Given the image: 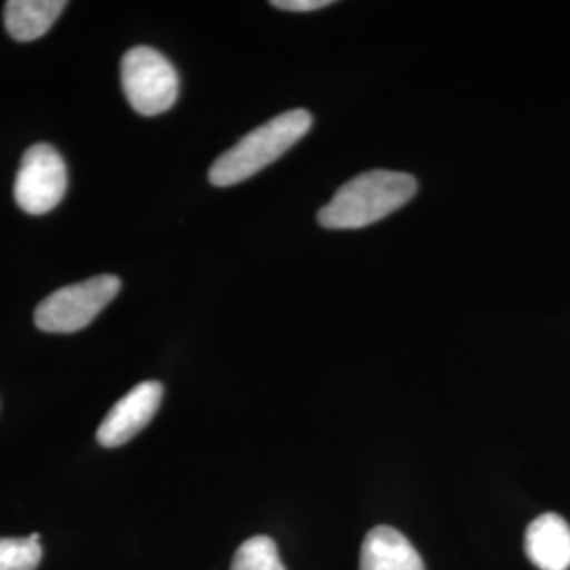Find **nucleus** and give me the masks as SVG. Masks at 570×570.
Listing matches in <instances>:
<instances>
[{"mask_svg": "<svg viewBox=\"0 0 570 570\" xmlns=\"http://www.w3.org/2000/svg\"><path fill=\"white\" fill-rule=\"evenodd\" d=\"M419 184L402 171L374 169L351 178L317 214L324 228L351 230L391 216L416 195Z\"/></svg>", "mask_w": 570, "mask_h": 570, "instance_id": "nucleus-1", "label": "nucleus"}, {"mask_svg": "<svg viewBox=\"0 0 570 570\" xmlns=\"http://www.w3.org/2000/svg\"><path fill=\"white\" fill-rule=\"evenodd\" d=\"M68 188V171L60 153L49 144L26 150L16 178V202L26 214L42 216L61 204Z\"/></svg>", "mask_w": 570, "mask_h": 570, "instance_id": "nucleus-5", "label": "nucleus"}, {"mask_svg": "<svg viewBox=\"0 0 570 570\" xmlns=\"http://www.w3.org/2000/svg\"><path fill=\"white\" fill-rule=\"evenodd\" d=\"M230 570H285V567L279 558L277 543L271 537L258 534L247 539L244 546L235 551Z\"/></svg>", "mask_w": 570, "mask_h": 570, "instance_id": "nucleus-10", "label": "nucleus"}, {"mask_svg": "<svg viewBox=\"0 0 570 570\" xmlns=\"http://www.w3.org/2000/svg\"><path fill=\"white\" fill-rule=\"evenodd\" d=\"M41 537L30 534L23 539H0V570H37L41 564Z\"/></svg>", "mask_w": 570, "mask_h": 570, "instance_id": "nucleus-11", "label": "nucleus"}, {"mask_svg": "<svg viewBox=\"0 0 570 570\" xmlns=\"http://www.w3.org/2000/svg\"><path fill=\"white\" fill-rule=\"evenodd\" d=\"M524 548L530 562L541 570L570 569V527L558 513L534 518L527 529Z\"/></svg>", "mask_w": 570, "mask_h": 570, "instance_id": "nucleus-7", "label": "nucleus"}, {"mask_svg": "<svg viewBox=\"0 0 570 570\" xmlns=\"http://www.w3.org/2000/svg\"><path fill=\"white\" fill-rule=\"evenodd\" d=\"M311 125L313 117L308 110L296 108L256 127L214 161L209 169V183L214 186L245 183L284 157L294 144L303 140L311 131Z\"/></svg>", "mask_w": 570, "mask_h": 570, "instance_id": "nucleus-2", "label": "nucleus"}, {"mask_svg": "<svg viewBox=\"0 0 570 570\" xmlns=\"http://www.w3.org/2000/svg\"><path fill=\"white\" fill-rule=\"evenodd\" d=\"M164 400V385L157 381H146L131 389L106 414L98 428V442L104 449H117L134 440L157 414Z\"/></svg>", "mask_w": 570, "mask_h": 570, "instance_id": "nucleus-6", "label": "nucleus"}, {"mask_svg": "<svg viewBox=\"0 0 570 570\" xmlns=\"http://www.w3.org/2000/svg\"><path fill=\"white\" fill-rule=\"evenodd\" d=\"M121 82L127 102L144 117L167 112L180 91L176 68L153 47H134L125 53Z\"/></svg>", "mask_w": 570, "mask_h": 570, "instance_id": "nucleus-4", "label": "nucleus"}, {"mask_svg": "<svg viewBox=\"0 0 570 570\" xmlns=\"http://www.w3.org/2000/svg\"><path fill=\"white\" fill-rule=\"evenodd\" d=\"M360 570H425V564L400 530L376 527L362 543Z\"/></svg>", "mask_w": 570, "mask_h": 570, "instance_id": "nucleus-8", "label": "nucleus"}, {"mask_svg": "<svg viewBox=\"0 0 570 570\" xmlns=\"http://www.w3.org/2000/svg\"><path fill=\"white\" fill-rule=\"evenodd\" d=\"M330 0H275L273 7L284 9V11H317L330 7Z\"/></svg>", "mask_w": 570, "mask_h": 570, "instance_id": "nucleus-12", "label": "nucleus"}, {"mask_svg": "<svg viewBox=\"0 0 570 570\" xmlns=\"http://www.w3.org/2000/svg\"><path fill=\"white\" fill-rule=\"evenodd\" d=\"M63 9V0H11L4 4L7 32L16 41H37L53 28Z\"/></svg>", "mask_w": 570, "mask_h": 570, "instance_id": "nucleus-9", "label": "nucleus"}, {"mask_svg": "<svg viewBox=\"0 0 570 570\" xmlns=\"http://www.w3.org/2000/svg\"><path fill=\"white\" fill-rule=\"evenodd\" d=\"M121 289L115 275H98L81 284L66 285L37 306L35 322L42 332L72 334L89 326Z\"/></svg>", "mask_w": 570, "mask_h": 570, "instance_id": "nucleus-3", "label": "nucleus"}]
</instances>
